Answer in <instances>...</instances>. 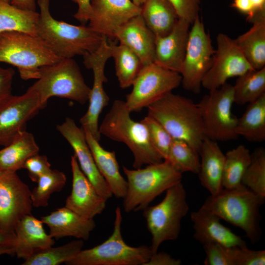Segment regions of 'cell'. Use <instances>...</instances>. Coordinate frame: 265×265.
Returning a JSON list of instances; mask_svg holds the SVG:
<instances>
[{
	"label": "cell",
	"mask_w": 265,
	"mask_h": 265,
	"mask_svg": "<svg viewBox=\"0 0 265 265\" xmlns=\"http://www.w3.org/2000/svg\"><path fill=\"white\" fill-rule=\"evenodd\" d=\"M233 86L234 103H252L265 94V67L249 71L237 77Z\"/></svg>",
	"instance_id": "35"
},
{
	"label": "cell",
	"mask_w": 265,
	"mask_h": 265,
	"mask_svg": "<svg viewBox=\"0 0 265 265\" xmlns=\"http://www.w3.org/2000/svg\"><path fill=\"white\" fill-rule=\"evenodd\" d=\"M141 121L147 127L154 147L163 159H166L173 138L163 127L153 117L147 115Z\"/></svg>",
	"instance_id": "40"
},
{
	"label": "cell",
	"mask_w": 265,
	"mask_h": 265,
	"mask_svg": "<svg viewBox=\"0 0 265 265\" xmlns=\"http://www.w3.org/2000/svg\"><path fill=\"white\" fill-rule=\"evenodd\" d=\"M251 159V153L243 145L228 151L225 155L222 187L231 189L242 185V177Z\"/></svg>",
	"instance_id": "34"
},
{
	"label": "cell",
	"mask_w": 265,
	"mask_h": 265,
	"mask_svg": "<svg viewBox=\"0 0 265 265\" xmlns=\"http://www.w3.org/2000/svg\"><path fill=\"white\" fill-rule=\"evenodd\" d=\"M265 198L242 185L211 195L201 207L240 228L251 242H256L261 236L260 208Z\"/></svg>",
	"instance_id": "4"
},
{
	"label": "cell",
	"mask_w": 265,
	"mask_h": 265,
	"mask_svg": "<svg viewBox=\"0 0 265 265\" xmlns=\"http://www.w3.org/2000/svg\"><path fill=\"white\" fill-rule=\"evenodd\" d=\"M39 151L33 135L26 131L21 132L0 150V170L16 172L23 168L26 161Z\"/></svg>",
	"instance_id": "29"
},
{
	"label": "cell",
	"mask_w": 265,
	"mask_h": 265,
	"mask_svg": "<svg viewBox=\"0 0 265 265\" xmlns=\"http://www.w3.org/2000/svg\"><path fill=\"white\" fill-rule=\"evenodd\" d=\"M114 38L132 51L143 66L154 63L156 36L141 14L119 26L114 32Z\"/></svg>",
	"instance_id": "22"
},
{
	"label": "cell",
	"mask_w": 265,
	"mask_h": 265,
	"mask_svg": "<svg viewBox=\"0 0 265 265\" xmlns=\"http://www.w3.org/2000/svg\"><path fill=\"white\" fill-rule=\"evenodd\" d=\"M70 163L72 190L65 206L82 217L93 219L105 210L107 200L98 193L82 172L74 154L71 158Z\"/></svg>",
	"instance_id": "19"
},
{
	"label": "cell",
	"mask_w": 265,
	"mask_h": 265,
	"mask_svg": "<svg viewBox=\"0 0 265 265\" xmlns=\"http://www.w3.org/2000/svg\"><path fill=\"white\" fill-rule=\"evenodd\" d=\"M248 21L251 27L235 41L252 68L259 70L265 66V10L256 12Z\"/></svg>",
	"instance_id": "27"
},
{
	"label": "cell",
	"mask_w": 265,
	"mask_h": 265,
	"mask_svg": "<svg viewBox=\"0 0 265 265\" xmlns=\"http://www.w3.org/2000/svg\"><path fill=\"white\" fill-rule=\"evenodd\" d=\"M175 9L179 19L191 25L199 16L200 0H168Z\"/></svg>",
	"instance_id": "42"
},
{
	"label": "cell",
	"mask_w": 265,
	"mask_h": 265,
	"mask_svg": "<svg viewBox=\"0 0 265 265\" xmlns=\"http://www.w3.org/2000/svg\"><path fill=\"white\" fill-rule=\"evenodd\" d=\"M39 13L20 9L0 0V33L18 31L37 36Z\"/></svg>",
	"instance_id": "32"
},
{
	"label": "cell",
	"mask_w": 265,
	"mask_h": 265,
	"mask_svg": "<svg viewBox=\"0 0 265 265\" xmlns=\"http://www.w3.org/2000/svg\"><path fill=\"white\" fill-rule=\"evenodd\" d=\"M37 36L60 58H73L96 51L104 36L89 26H76L55 19L50 10V0H38Z\"/></svg>",
	"instance_id": "1"
},
{
	"label": "cell",
	"mask_w": 265,
	"mask_h": 265,
	"mask_svg": "<svg viewBox=\"0 0 265 265\" xmlns=\"http://www.w3.org/2000/svg\"><path fill=\"white\" fill-rule=\"evenodd\" d=\"M122 215L117 207L112 234L102 243L81 250L67 265H144L153 254L150 247H132L124 240L121 232Z\"/></svg>",
	"instance_id": "9"
},
{
	"label": "cell",
	"mask_w": 265,
	"mask_h": 265,
	"mask_svg": "<svg viewBox=\"0 0 265 265\" xmlns=\"http://www.w3.org/2000/svg\"><path fill=\"white\" fill-rule=\"evenodd\" d=\"M31 190L16 172L0 173V229L14 232L19 221L31 214Z\"/></svg>",
	"instance_id": "15"
},
{
	"label": "cell",
	"mask_w": 265,
	"mask_h": 265,
	"mask_svg": "<svg viewBox=\"0 0 265 265\" xmlns=\"http://www.w3.org/2000/svg\"><path fill=\"white\" fill-rule=\"evenodd\" d=\"M147 108L148 115L159 122L173 138L186 142L199 153L205 137L198 104L170 92Z\"/></svg>",
	"instance_id": "3"
},
{
	"label": "cell",
	"mask_w": 265,
	"mask_h": 265,
	"mask_svg": "<svg viewBox=\"0 0 265 265\" xmlns=\"http://www.w3.org/2000/svg\"><path fill=\"white\" fill-rule=\"evenodd\" d=\"M201 157L199 179L201 185L211 195L219 193L222 189V176L225 160L216 141L205 137L199 152Z\"/></svg>",
	"instance_id": "25"
},
{
	"label": "cell",
	"mask_w": 265,
	"mask_h": 265,
	"mask_svg": "<svg viewBox=\"0 0 265 265\" xmlns=\"http://www.w3.org/2000/svg\"><path fill=\"white\" fill-rule=\"evenodd\" d=\"M165 160L182 174L184 172L199 173L200 166L199 154L184 140L173 139Z\"/></svg>",
	"instance_id": "37"
},
{
	"label": "cell",
	"mask_w": 265,
	"mask_h": 265,
	"mask_svg": "<svg viewBox=\"0 0 265 265\" xmlns=\"http://www.w3.org/2000/svg\"><path fill=\"white\" fill-rule=\"evenodd\" d=\"M180 73L154 63L144 66L133 82L125 101L131 111H139L159 100L181 84Z\"/></svg>",
	"instance_id": "12"
},
{
	"label": "cell",
	"mask_w": 265,
	"mask_h": 265,
	"mask_svg": "<svg viewBox=\"0 0 265 265\" xmlns=\"http://www.w3.org/2000/svg\"><path fill=\"white\" fill-rule=\"evenodd\" d=\"M56 129L72 147L81 170L98 193L106 200L111 198L113 194L97 167L83 129L70 117L57 125Z\"/></svg>",
	"instance_id": "17"
},
{
	"label": "cell",
	"mask_w": 265,
	"mask_h": 265,
	"mask_svg": "<svg viewBox=\"0 0 265 265\" xmlns=\"http://www.w3.org/2000/svg\"><path fill=\"white\" fill-rule=\"evenodd\" d=\"M37 80L27 89L38 95L43 108L53 97L68 99L81 105L88 101L91 88L73 58H62L41 68Z\"/></svg>",
	"instance_id": "7"
},
{
	"label": "cell",
	"mask_w": 265,
	"mask_h": 265,
	"mask_svg": "<svg viewBox=\"0 0 265 265\" xmlns=\"http://www.w3.org/2000/svg\"><path fill=\"white\" fill-rule=\"evenodd\" d=\"M190 24L179 19L167 35L156 37L154 63L180 74L185 58Z\"/></svg>",
	"instance_id": "20"
},
{
	"label": "cell",
	"mask_w": 265,
	"mask_h": 265,
	"mask_svg": "<svg viewBox=\"0 0 265 265\" xmlns=\"http://www.w3.org/2000/svg\"><path fill=\"white\" fill-rule=\"evenodd\" d=\"M51 166L46 156L37 154L26 161L23 168L27 170L30 180L37 183L41 176L51 170Z\"/></svg>",
	"instance_id": "41"
},
{
	"label": "cell",
	"mask_w": 265,
	"mask_h": 265,
	"mask_svg": "<svg viewBox=\"0 0 265 265\" xmlns=\"http://www.w3.org/2000/svg\"><path fill=\"white\" fill-rule=\"evenodd\" d=\"M43 108L38 95L27 89L21 95H11L0 102V146H5L21 132L27 122Z\"/></svg>",
	"instance_id": "16"
},
{
	"label": "cell",
	"mask_w": 265,
	"mask_h": 265,
	"mask_svg": "<svg viewBox=\"0 0 265 265\" xmlns=\"http://www.w3.org/2000/svg\"><path fill=\"white\" fill-rule=\"evenodd\" d=\"M236 133L250 141L265 140V94L248 104L244 113L238 118Z\"/></svg>",
	"instance_id": "31"
},
{
	"label": "cell",
	"mask_w": 265,
	"mask_h": 265,
	"mask_svg": "<svg viewBox=\"0 0 265 265\" xmlns=\"http://www.w3.org/2000/svg\"><path fill=\"white\" fill-rule=\"evenodd\" d=\"M83 130L100 173L113 195L117 198L123 199L127 192V182L120 172L115 152L105 150L89 132Z\"/></svg>",
	"instance_id": "26"
},
{
	"label": "cell",
	"mask_w": 265,
	"mask_h": 265,
	"mask_svg": "<svg viewBox=\"0 0 265 265\" xmlns=\"http://www.w3.org/2000/svg\"><path fill=\"white\" fill-rule=\"evenodd\" d=\"M43 224L31 214L26 215L17 223L14 230V251L18 258L25 260L54 245V238L46 233Z\"/></svg>",
	"instance_id": "23"
},
{
	"label": "cell",
	"mask_w": 265,
	"mask_h": 265,
	"mask_svg": "<svg viewBox=\"0 0 265 265\" xmlns=\"http://www.w3.org/2000/svg\"><path fill=\"white\" fill-rule=\"evenodd\" d=\"M11 4L23 10L36 11L35 0H12Z\"/></svg>",
	"instance_id": "47"
},
{
	"label": "cell",
	"mask_w": 265,
	"mask_h": 265,
	"mask_svg": "<svg viewBox=\"0 0 265 265\" xmlns=\"http://www.w3.org/2000/svg\"><path fill=\"white\" fill-rule=\"evenodd\" d=\"M131 112L125 101L115 100L99 126L101 135L125 143L133 155L135 169L162 161L151 142L147 127L141 121L133 120Z\"/></svg>",
	"instance_id": "2"
},
{
	"label": "cell",
	"mask_w": 265,
	"mask_h": 265,
	"mask_svg": "<svg viewBox=\"0 0 265 265\" xmlns=\"http://www.w3.org/2000/svg\"><path fill=\"white\" fill-rule=\"evenodd\" d=\"M233 86L227 82L210 91L198 103L205 137L217 141L236 139L238 118L232 113Z\"/></svg>",
	"instance_id": "10"
},
{
	"label": "cell",
	"mask_w": 265,
	"mask_h": 265,
	"mask_svg": "<svg viewBox=\"0 0 265 265\" xmlns=\"http://www.w3.org/2000/svg\"><path fill=\"white\" fill-rule=\"evenodd\" d=\"M145 0H132V1L137 5L141 6Z\"/></svg>",
	"instance_id": "51"
},
{
	"label": "cell",
	"mask_w": 265,
	"mask_h": 265,
	"mask_svg": "<svg viewBox=\"0 0 265 265\" xmlns=\"http://www.w3.org/2000/svg\"><path fill=\"white\" fill-rule=\"evenodd\" d=\"M40 220L49 228L50 236L56 239L72 237L87 240L96 227L93 219L82 217L65 206L41 216Z\"/></svg>",
	"instance_id": "24"
},
{
	"label": "cell",
	"mask_w": 265,
	"mask_h": 265,
	"mask_svg": "<svg viewBox=\"0 0 265 265\" xmlns=\"http://www.w3.org/2000/svg\"><path fill=\"white\" fill-rule=\"evenodd\" d=\"M61 59L37 36L18 31L0 33V62L16 67L24 80L37 79L41 68Z\"/></svg>",
	"instance_id": "6"
},
{
	"label": "cell",
	"mask_w": 265,
	"mask_h": 265,
	"mask_svg": "<svg viewBox=\"0 0 265 265\" xmlns=\"http://www.w3.org/2000/svg\"><path fill=\"white\" fill-rule=\"evenodd\" d=\"M15 238L14 232H9L0 229V244L13 243Z\"/></svg>",
	"instance_id": "48"
},
{
	"label": "cell",
	"mask_w": 265,
	"mask_h": 265,
	"mask_svg": "<svg viewBox=\"0 0 265 265\" xmlns=\"http://www.w3.org/2000/svg\"><path fill=\"white\" fill-rule=\"evenodd\" d=\"M83 240L77 239L62 246L42 250L26 259L22 265H58L74 258L82 249Z\"/></svg>",
	"instance_id": "36"
},
{
	"label": "cell",
	"mask_w": 265,
	"mask_h": 265,
	"mask_svg": "<svg viewBox=\"0 0 265 265\" xmlns=\"http://www.w3.org/2000/svg\"><path fill=\"white\" fill-rule=\"evenodd\" d=\"M111 51L110 43L105 36L96 51L82 56L84 66L93 72V82L89 97L87 110L80 119V123L81 128L89 132L98 141L101 136L99 132V116L109 102V98L104 88V83L107 81L105 69L107 60L111 58Z\"/></svg>",
	"instance_id": "13"
},
{
	"label": "cell",
	"mask_w": 265,
	"mask_h": 265,
	"mask_svg": "<svg viewBox=\"0 0 265 265\" xmlns=\"http://www.w3.org/2000/svg\"><path fill=\"white\" fill-rule=\"evenodd\" d=\"M165 192L161 202L153 206H148L143 210V215L152 237L150 247L153 253L158 251L164 241L178 238L182 220L189 210L186 192L182 182Z\"/></svg>",
	"instance_id": "8"
},
{
	"label": "cell",
	"mask_w": 265,
	"mask_h": 265,
	"mask_svg": "<svg viewBox=\"0 0 265 265\" xmlns=\"http://www.w3.org/2000/svg\"><path fill=\"white\" fill-rule=\"evenodd\" d=\"M255 11L265 10V0H250Z\"/></svg>",
	"instance_id": "50"
},
{
	"label": "cell",
	"mask_w": 265,
	"mask_h": 265,
	"mask_svg": "<svg viewBox=\"0 0 265 265\" xmlns=\"http://www.w3.org/2000/svg\"><path fill=\"white\" fill-rule=\"evenodd\" d=\"M111 57L114 61L115 73L123 89L131 86L143 67L138 57L126 46L110 42Z\"/></svg>",
	"instance_id": "33"
},
{
	"label": "cell",
	"mask_w": 265,
	"mask_h": 265,
	"mask_svg": "<svg viewBox=\"0 0 265 265\" xmlns=\"http://www.w3.org/2000/svg\"><path fill=\"white\" fill-rule=\"evenodd\" d=\"M212 65L202 81V86L211 91L219 88L231 78L254 70L237 46L235 39L224 33L216 37Z\"/></svg>",
	"instance_id": "14"
},
{
	"label": "cell",
	"mask_w": 265,
	"mask_h": 265,
	"mask_svg": "<svg viewBox=\"0 0 265 265\" xmlns=\"http://www.w3.org/2000/svg\"><path fill=\"white\" fill-rule=\"evenodd\" d=\"M15 71L12 68L0 66V102L12 95Z\"/></svg>",
	"instance_id": "43"
},
{
	"label": "cell",
	"mask_w": 265,
	"mask_h": 265,
	"mask_svg": "<svg viewBox=\"0 0 265 265\" xmlns=\"http://www.w3.org/2000/svg\"><path fill=\"white\" fill-rule=\"evenodd\" d=\"M141 7V15L156 37L168 34L179 19L168 0H145Z\"/></svg>",
	"instance_id": "30"
},
{
	"label": "cell",
	"mask_w": 265,
	"mask_h": 265,
	"mask_svg": "<svg viewBox=\"0 0 265 265\" xmlns=\"http://www.w3.org/2000/svg\"><path fill=\"white\" fill-rule=\"evenodd\" d=\"M91 16L89 26L107 39L131 18L141 14V7L132 0H90Z\"/></svg>",
	"instance_id": "18"
},
{
	"label": "cell",
	"mask_w": 265,
	"mask_h": 265,
	"mask_svg": "<svg viewBox=\"0 0 265 265\" xmlns=\"http://www.w3.org/2000/svg\"><path fill=\"white\" fill-rule=\"evenodd\" d=\"M14 243L0 244V256L3 254L15 255Z\"/></svg>",
	"instance_id": "49"
},
{
	"label": "cell",
	"mask_w": 265,
	"mask_h": 265,
	"mask_svg": "<svg viewBox=\"0 0 265 265\" xmlns=\"http://www.w3.org/2000/svg\"><path fill=\"white\" fill-rule=\"evenodd\" d=\"M191 25L180 74L184 88L198 94L202 79L212 65L215 50L199 16Z\"/></svg>",
	"instance_id": "11"
},
{
	"label": "cell",
	"mask_w": 265,
	"mask_h": 265,
	"mask_svg": "<svg viewBox=\"0 0 265 265\" xmlns=\"http://www.w3.org/2000/svg\"><path fill=\"white\" fill-rule=\"evenodd\" d=\"M78 5L77 12L74 15V18L82 24L89 22L91 16L90 0H70Z\"/></svg>",
	"instance_id": "44"
},
{
	"label": "cell",
	"mask_w": 265,
	"mask_h": 265,
	"mask_svg": "<svg viewBox=\"0 0 265 265\" xmlns=\"http://www.w3.org/2000/svg\"><path fill=\"white\" fill-rule=\"evenodd\" d=\"M231 6L247 15V21L252 18L256 12L250 0H234Z\"/></svg>",
	"instance_id": "46"
},
{
	"label": "cell",
	"mask_w": 265,
	"mask_h": 265,
	"mask_svg": "<svg viewBox=\"0 0 265 265\" xmlns=\"http://www.w3.org/2000/svg\"><path fill=\"white\" fill-rule=\"evenodd\" d=\"M66 181L65 174L56 169H51L41 176L37 182V186L31 190L33 207L47 206L51 195L60 191L65 186Z\"/></svg>",
	"instance_id": "38"
},
{
	"label": "cell",
	"mask_w": 265,
	"mask_h": 265,
	"mask_svg": "<svg viewBox=\"0 0 265 265\" xmlns=\"http://www.w3.org/2000/svg\"><path fill=\"white\" fill-rule=\"evenodd\" d=\"M1 171L0 170V173L1 172Z\"/></svg>",
	"instance_id": "53"
},
{
	"label": "cell",
	"mask_w": 265,
	"mask_h": 265,
	"mask_svg": "<svg viewBox=\"0 0 265 265\" xmlns=\"http://www.w3.org/2000/svg\"><path fill=\"white\" fill-rule=\"evenodd\" d=\"M193 237L203 245L215 243L226 246L247 247L246 241L220 222L213 213L201 207L190 214Z\"/></svg>",
	"instance_id": "21"
},
{
	"label": "cell",
	"mask_w": 265,
	"mask_h": 265,
	"mask_svg": "<svg viewBox=\"0 0 265 265\" xmlns=\"http://www.w3.org/2000/svg\"><path fill=\"white\" fill-rule=\"evenodd\" d=\"M205 265H264L265 251L218 244H204Z\"/></svg>",
	"instance_id": "28"
},
{
	"label": "cell",
	"mask_w": 265,
	"mask_h": 265,
	"mask_svg": "<svg viewBox=\"0 0 265 265\" xmlns=\"http://www.w3.org/2000/svg\"><path fill=\"white\" fill-rule=\"evenodd\" d=\"M182 261L167 253L161 252L153 253L144 265H180Z\"/></svg>",
	"instance_id": "45"
},
{
	"label": "cell",
	"mask_w": 265,
	"mask_h": 265,
	"mask_svg": "<svg viewBox=\"0 0 265 265\" xmlns=\"http://www.w3.org/2000/svg\"><path fill=\"white\" fill-rule=\"evenodd\" d=\"M127 182L123 198L126 212L143 210L159 195L181 182L182 174L166 160L146 165L144 168L129 169L123 167Z\"/></svg>",
	"instance_id": "5"
},
{
	"label": "cell",
	"mask_w": 265,
	"mask_h": 265,
	"mask_svg": "<svg viewBox=\"0 0 265 265\" xmlns=\"http://www.w3.org/2000/svg\"><path fill=\"white\" fill-rule=\"evenodd\" d=\"M7 2L11 3L12 0H3Z\"/></svg>",
	"instance_id": "52"
},
{
	"label": "cell",
	"mask_w": 265,
	"mask_h": 265,
	"mask_svg": "<svg viewBox=\"0 0 265 265\" xmlns=\"http://www.w3.org/2000/svg\"><path fill=\"white\" fill-rule=\"evenodd\" d=\"M251 191L265 198V150L259 147L251 154L250 163L241 181Z\"/></svg>",
	"instance_id": "39"
}]
</instances>
